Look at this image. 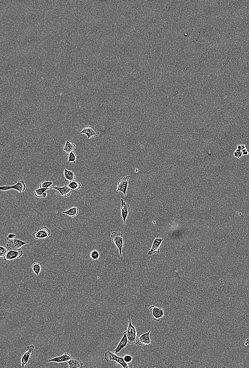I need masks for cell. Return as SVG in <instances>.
Masks as SVG:
<instances>
[{"label":"cell","mask_w":249,"mask_h":368,"mask_svg":"<svg viewBox=\"0 0 249 368\" xmlns=\"http://www.w3.org/2000/svg\"><path fill=\"white\" fill-rule=\"evenodd\" d=\"M126 294L127 304H128L129 317V324L128 329H127V336H128L129 344L130 345H133L135 343L137 337V334L136 327L133 325L132 323V319L130 317L128 295H127L126 293Z\"/></svg>","instance_id":"6da1fadb"},{"label":"cell","mask_w":249,"mask_h":368,"mask_svg":"<svg viewBox=\"0 0 249 368\" xmlns=\"http://www.w3.org/2000/svg\"><path fill=\"white\" fill-rule=\"evenodd\" d=\"M104 358L107 362L114 361L124 368H133L132 364L126 363L125 362L123 356H118L115 353L112 352L111 351L108 350L105 353Z\"/></svg>","instance_id":"7a4b0ae2"},{"label":"cell","mask_w":249,"mask_h":368,"mask_svg":"<svg viewBox=\"0 0 249 368\" xmlns=\"http://www.w3.org/2000/svg\"><path fill=\"white\" fill-rule=\"evenodd\" d=\"M110 238L118 249L121 260H123L122 249L123 245V234L120 232H112L110 235Z\"/></svg>","instance_id":"3957f363"},{"label":"cell","mask_w":249,"mask_h":368,"mask_svg":"<svg viewBox=\"0 0 249 368\" xmlns=\"http://www.w3.org/2000/svg\"><path fill=\"white\" fill-rule=\"evenodd\" d=\"M28 243V242H25L18 239L14 238L9 240L6 246L9 250H20L22 249V247Z\"/></svg>","instance_id":"277c9868"},{"label":"cell","mask_w":249,"mask_h":368,"mask_svg":"<svg viewBox=\"0 0 249 368\" xmlns=\"http://www.w3.org/2000/svg\"><path fill=\"white\" fill-rule=\"evenodd\" d=\"M35 347L34 345H31L28 346L26 348L25 352L21 358V364L22 367H27L31 356L34 354Z\"/></svg>","instance_id":"5b68a950"},{"label":"cell","mask_w":249,"mask_h":368,"mask_svg":"<svg viewBox=\"0 0 249 368\" xmlns=\"http://www.w3.org/2000/svg\"><path fill=\"white\" fill-rule=\"evenodd\" d=\"M151 330H149L148 332L137 336L136 339L135 345L140 346H144L150 345L152 342V341L150 339V334Z\"/></svg>","instance_id":"8992f818"},{"label":"cell","mask_w":249,"mask_h":368,"mask_svg":"<svg viewBox=\"0 0 249 368\" xmlns=\"http://www.w3.org/2000/svg\"><path fill=\"white\" fill-rule=\"evenodd\" d=\"M149 309L153 319L154 321L158 322L160 321V319L164 317V310L163 308L158 307L153 305L149 307Z\"/></svg>","instance_id":"52a82bcc"},{"label":"cell","mask_w":249,"mask_h":368,"mask_svg":"<svg viewBox=\"0 0 249 368\" xmlns=\"http://www.w3.org/2000/svg\"><path fill=\"white\" fill-rule=\"evenodd\" d=\"M51 235V230L47 227H41L38 232L33 233L32 236L35 239H43L48 238Z\"/></svg>","instance_id":"ba28073f"},{"label":"cell","mask_w":249,"mask_h":368,"mask_svg":"<svg viewBox=\"0 0 249 368\" xmlns=\"http://www.w3.org/2000/svg\"><path fill=\"white\" fill-rule=\"evenodd\" d=\"M130 178V175L127 176L123 177L121 180L119 181L118 183L116 192H122L125 197H126V191L128 188V182L129 179Z\"/></svg>","instance_id":"9c48e42d"},{"label":"cell","mask_w":249,"mask_h":368,"mask_svg":"<svg viewBox=\"0 0 249 368\" xmlns=\"http://www.w3.org/2000/svg\"><path fill=\"white\" fill-rule=\"evenodd\" d=\"M120 200L122 219L123 221V226H125L127 217L129 212L130 211L131 208L130 205L127 204L124 200L121 198Z\"/></svg>","instance_id":"30bf717a"},{"label":"cell","mask_w":249,"mask_h":368,"mask_svg":"<svg viewBox=\"0 0 249 368\" xmlns=\"http://www.w3.org/2000/svg\"><path fill=\"white\" fill-rule=\"evenodd\" d=\"M80 133L86 135L87 139L96 137L100 134L99 131H96L95 127L91 126L84 127Z\"/></svg>","instance_id":"8fae6325"},{"label":"cell","mask_w":249,"mask_h":368,"mask_svg":"<svg viewBox=\"0 0 249 368\" xmlns=\"http://www.w3.org/2000/svg\"><path fill=\"white\" fill-rule=\"evenodd\" d=\"M128 343L129 342L127 336V331H126L123 332V337L120 341L117 347L114 349V352L116 354H119L121 350L126 346Z\"/></svg>","instance_id":"7c38bea8"},{"label":"cell","mask_w":249,"mask_h":368,"mask_svg":"<svg viewBox=\"0 0 249 368\" xmlns=\"http://www.w3.org/2000/svg\"><path fill=\"white\" fill-rule=\"evenodd\" d=\"M23 251L22 249L9 250L4 260L10 261L15 259L20 258L23 256Z\"/></svg>","instance_id":"4fadbf2b"},{"label":"cell","mask_w":249,"mask_h":368,"mask_svg":"<svg viewBox=\"0 0 249 368\" xmlns=\"http://www.w3.org/2000/svg\"><path fill=\"white\" fill-rule=\"evenodd\" d=\"M163 240L161 238H156L153 243L150 250L148 253V255L151 256L155 253H159V249L161 247V244Z\"/></svg>","instance_id":"5bb4252c"},{"label":"cell","mask_w":249,"mask_h":368,"mask_svg":"<svg viewBox=\"0 0 249 368\" xmlns=\"http://www.w3.org/2000/svg\"><path fill=\"white\" fill-rule=\"evenodd\" d=\"M49 188L50 189H54L58 190L60 195L65 198L69 197L71 194L72 189L67 185H66L63 187L56 186L50 187Z\"/></svg>","instance_id":"9a60e30c"},{"label":"cell","mask_w":249,"mask_h":368,"mask_svg":"<svg viewBox=\"0 0 249 368\" xmlns=\"http://www.w3.org/2000/svg\"><path fill=\"white\" fill-rule=\"evenodd\" d=\"M72 357L71 355L69 353H64V354L62 356L56 357L51 359H49L48 361L49 362H58V363H61V362H67L70 360H71Z\"/></svg>","instance_id":"2e32d148"},{"label":"cell","mask_w":249,"mask_h":368,"mask_svg":"<svg viewBox=\"0 0 249 368\" xmlns=\"http://www.w3.org/2000/svg\"><path fill=\"white\" fill-rule=\"evenodd\" d=\"M67 362L69 364V368H78L84 367L83 363L79 358H72Z\"/></svg>","instance_id":"e0dca14e"},{"label":"cell","mask_w":249,"mask_h":368,"mask_svg":"<svg viewBox=\"0 0 249 368\" xmlns=\"http://www.w3.org/2000/svg\"><path fill=\"white\" fill-rule=\"evenodd\" d=\"M64 178H65V181L66 182H71L76 180V177L75 176L74 172L69 170L65 168L64 170Z\"/></svg>","instance_id":"ac0fdd59"},{"label":"cell","mask_w":249,"mask_h":368,"mask_svg":"<svg viewBox=\"0 0 249 368\" xmlns=\"http://www.w3.org/2000/svg\"><path fill=\"white\" fill-rule=\"evenodd\" d=\"M12 186V189L17 190L20 193H22L24 192L26 188V186L24 181L23 180L18 181L15 185Z\"/></svg>","instance_id":"d6986e66"},{"label":"cell","mask_w":249,"mask_h":368,"mask_svg":"<svg viewBox=\"0 0 249 368\" xmlns=\"http://www.w3.org/2000/svg\"><path fill=\"white\" fill-rule=\"evenodd\" d=\"M76 148V145L73 142H69L67 140L64 147V151L68 154L71 151H74Z\"/></svg>","instance_id":"ffe728a7"},{"label":"cell","mask_w":249,"mask_h":368,"mask_svg":"<svg viewBox=\"0 0 249 368\" xmlns=\"http://www.w3.org/2000/svg\"><path fill=\"white\" fill-rule=\"evenodd\" d=\"M79 213V210L77 207H73L70 209L66 210L65 211L62 212V213L67 214V215L72 217H75L78 215Z\"/></svg>","instance_id":"44dd1931"},{"label":"cell","mask_w":249,"mask_h":368,"mask_svg":"<svg viewBox=\"0 0 249 368\" xmlns=\"http://www.w3.org/2000/svg\"><path fill=\"white\" fill-rule=\"evenodd\" d=\"M31 268L37 276H38L42 270L41 266L40 264L38 262H35L33 264Z\"/></svg>","instance_id":"7402d4cb"},{"label":"cell","mask_w":249,"mask_h":368,"mask_svg":"<svg viewBox=\"0 0 249 368\" xmlns=\"http://www.w3.org/2000/svg\"><path fill=\"white\" fill-rule=\"evenodd\" d=\"M47 190H50V188H40L35 190L34 193L35 196L40 198L43 197V194L44 192Z\"/></svg>","instance_id":"603a6c76"},{"label":"cell","mask_w":249,"mask_h":368,"mask_svg":"<svg viewBox=\"0 0 249 368\" xmlns=\"http://www.w3.org/2000/svg\"><path fill=\"white\" fill-rule=\"evenodd\" d=\"M68 186L72 190H77L80 189L82 184H81L80 182H75V181H72V182H70Z\"/></svg>","instance_id":"cb8c5ba5"},{"label":"cell","mask_w":249,"mask_h":368,"mask_svg":"<svg viewBox=\"0 0 249 368\" xmlns=\"http://www.w3.org/2000/svg\"><path fill=\"white\" fill-rule=\"evenodd\" d=\"M68 156V162L76 163V161L77 159V155L74 151H71L69 154H67Z\"/></svg>","instance_id":"d4e9b609"},{"label":"cell","mask_w":249,"mask_h":368,"mask_svg":"<svg viewBox=\"0 0 249 368\" xmlns=\"http://www.w3.org/2000/svg\"><path fill=\"white\" fill-rule=\"evenodd\" d=\"M100 257V254L98 251L94 250L92 251L90 253V257L92 259L96 260L98 259Z\"/></svg>","instance_id":"484cf974"},{"label":"cell","mask_w":249,"mask_h":368,"mask_svg":"<svg viewBox=\"0 0 249 368\" xmlns=\"http://www.w3.org/2000/svg\"><path fill=\"white\" fill-rule=\"evenodd\" d=\"M7 250L6 248L4 246H1L0 247V258L1 259H4L7 254Z\"/></svg>","instance_id":"4316f807"},{"label":"cell","mask_w":249,"mask_h":368,"mask_svg":"<svg viewBox=\"0 0 249 368\" xmlns=\"http://www.w3.org/2000/svg\"><path fill=\"white\" fill-rule=\"evenodd\" d=\"M53 183L52 182H43L39 184V187L40 188H50L52 185H53Z\"/></svg>","instance_id":"83f0119b"},{"label":"cell","mask_w":249,"mask_h":368,"mask_svg":"<svg viewBox=\"0 0 249 368\" xmlns=\"http://www.w3.org/2000/svg\"><path fill=\"white\" fill-rule=\"evenodd\" d=\"M123 359L126 363L132 364L133 361L132 356L130 354H127L123 356Z\"/></svg>","instance_id":"f1b7e54d"},{"label":"cell","mask_w":249,"mask_h":368,"mask_svg":"<svg viewBox=\"0 0 249 368\" xmlns=\"http://www.w3.org/2000/svg\"><path fill=\"white\" fill-rule=\"evenodd\" d=\"M12 189V186H4L0 187V190L4 191H8V190Z\"/></svg>","instance_id":"f546056e"},{"label":"cell","mask_w":249,"mask_h":368,"mask_svg":"<svg viewBox=\"0 0 249 368\" xmlns=\"http://www.w3.org/2000/svg\"><path fill=\"white\" fill-rule=\"evenodd\" d=\"M15 236L16 235L15 234L10 233L9 234L8 236H7V239L9 241V240L14 239Z\"/></svg>","instance_id":"4dcf8cb0"},{"label":"cell","mask_w":249,"mask_h":368,"mask_svg":"<svg viewBox=\"0 0 249 368\" xmlns=\"http://www.w3.org/2000/svg\"><path fill=\"white\" fill-rule=\"evenodd\" d=\"M248 345H249V338L246 339V343H245V345L246 346Z\"/></svg>","instance_id":"1f68e13d"},{"label":"cell","mask_w":249,"mask_h":368,"mask_svg":"<svg viewBox=\"0 0 249 368\" xmlns=\"http://www.w3.org/2000/svg\"><path fill=\"white\" fill-rule=\"evenodd\" d=\"M249 154V153L248 152V151H245L244 152L242 153L243 155H244V156H246V155H248Z\"/></svg>","instance_id":"d6a6232c"},{"label":"cell","mask_w":249,"mask_h":368,"mask_svg":"<svg viewBox=\"0 0 249 368\" xmlns=\"http://www.w3.org/2000/svg\"><path fill=\"white\" fill-rule=\"evenodd\" d=\"M47 192H44V193H43V197L44 198H46V197L47 196Z\"/></svg>","instance_id":"836d02e7"},{"label":"cell","mask_w":249,"mask_h":368,"mask_svg":"<svg viewBox=\"0 0 249 368\" xmlns=\"http://www.w3.org/2000/svg\"><path fill=\"white\" fill-rule=\"evenodd\" d=\"M241 149H242V148H241V145H238L237 146V149H239V150H240L241 151Z\"/></svg>","instance_id":"e575fe53"},{"label":"cell","mask_w":249,"mask_h":368,"mask_svg":"<svg viewBox=\"0 0 249 368\" xmlns=\"http://www.w3.org/2000/svg\"><path fill=\"white\" fill-rule=\"evenodd\" d=\"M246 151H247V149H246H246H242V150L241 151L242 152V153H243Z\"/></svg>","instance_id":"d590c367"}]
</instances>
